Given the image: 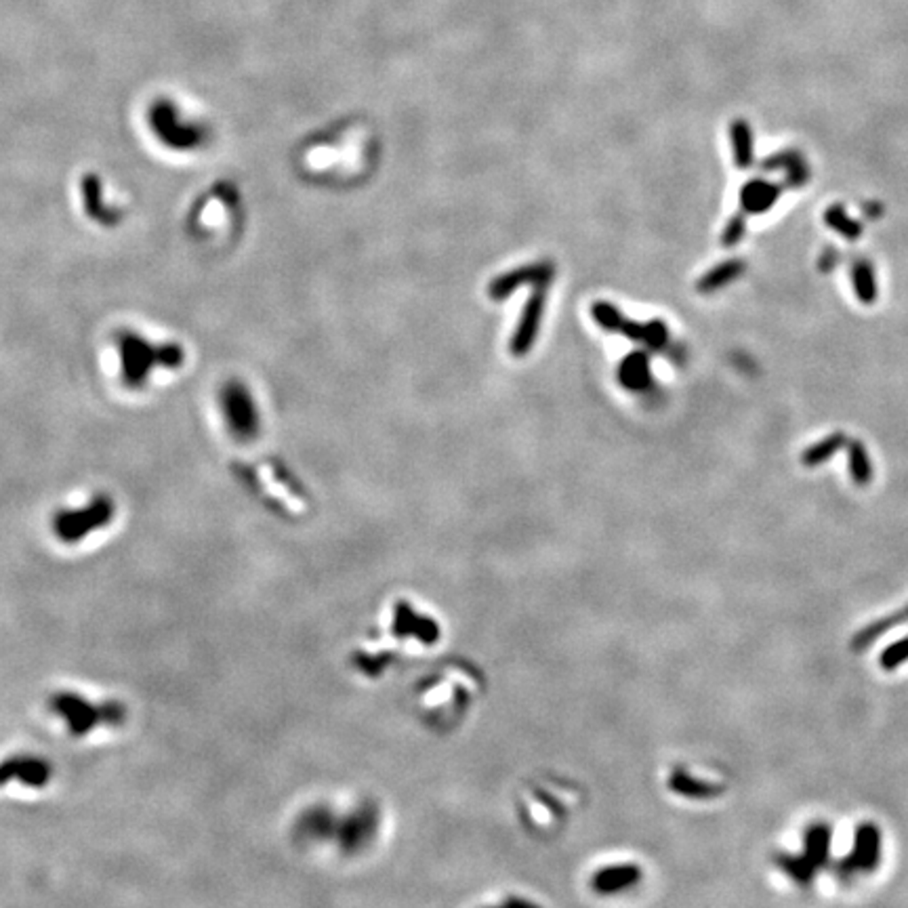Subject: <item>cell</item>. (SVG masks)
<instances>
[{
	"instance_id": "1",
	"label": "cell",
	"mask_w": 908,
	"mask_h": 908,
	"mask_svg": "<svg viewBox=\"0 0 908 908\" xmlns=\"http://www.w3.org/2000/svg\"><path fill=\"white\" fill-rule=\"evenodd\" d=\"M120 381L127 390H144L146 383L158 370H177L184 367L186 351L177 343H156L135 330H120L116 335Z\"/></svg>"
},
{
	"instance_id": "4",
	"label": "cell",
	"mask_w": 908,
	"mask_h": 908,
	"mask_svg": "<svg viewBox=\"0 0 908 908\" xmlns=\"http://www.w3.org/2000/svg\"><path fill=\"white\" fill-rule=\"evenodd\" d=\"M114 517V501L110 496L99 494L78 509H61L55 516L53 528L57 536L66 542H78L83 536L110 524Z\"/></svg>"
},
{
	"instance_id": "13",
	"label": "cell",
	"mask_w": 908,
	"mask_h": 908,
	"mask_svg": "<svg viewBox=\"0 0 908 908\" xmlns=\"http://www.w3.org/2000/svg\"><path fill=\"white\" fill-rule=\"evenodd\" d=\"M620 381L633 391L645 390V385L650 383V373L648 359H645L643 353H636V356H631L620 364Z\"/></svg>"
},
{
	"instance_id": "16",
	"label": "cell",
	"mask_w": 908,
	"mask_h": 908,
	"mask_svg": "<svg viewBox=\"0 0 908 908\" xmlns=\"http://www.w3.org/2000/svg\"><path fill=\"white\" fill-rule=\"evenodd\" d=\"M845 446V436L843 433H833V436L820 439V442H816L814 446H809L808 450H805L801 461L803 465L808 467H816V465H822L825 461H829L833 454L837 453L839 448Z\"/></svg>"
},
{
	"instance_id": "24",
	"label": "cell",
	"mask_w": 908,
	"mask_h": 908,
	"mask_svg": "<svg viewBox=\"0 0 908 908\" xmlns=\"http://www.w3.org/2000/svg\"><path fill=\"white\" fill-rule=\"evenodd\" d=\"M835 264H837V250L829 249L825 255H822V264H820L822 272H831V267Z\"/></svg>"
},
{
	"instance_id": "19",
	"label": "cell",
	"mask_w": 908,
	"mask_h": 908,
	"mask_svg": "<svg viewBox=\"0 0 908 908\" xmlns=\"http://www.w3.org/2000/svg\"><path fill=\"white\" fill-rule=\"evenodd\" d=\"M849 473H852V479L856 484H860V486L871 482L872 467L869 453H866L865 444L862 442L849 444Z\"/></svg>"
},
{
	"instance_id": "21",
	"label": "cell",
	"mask_w": 908,
	"mask_h": 908,
	"mask_svg": "<svg viewBox=\"0 0 908 908\" xmlns=\"http://www.w3.org/2000/svg\"><path fill=\"white\" fill-rule=\"evenodd\" d=\"M591 312H593V318H596V322L605 330H620L622 324H625V318H622L620 312L616 310L614 305H610V303L597 301L596 305H593Z\"/></svg>"
},
{
	"instance_id": "10",
	"label": "cell",
	"mask_w": 908,
	"mask_h": 908,
	"mask_svg": "<svg viewBox=\"0 0 908 908\" xmlns=\"http://www.w3.org/2000/svg\"><path fill=\"white\" fill-rule=\"evenodd\" d=\"M83 198H84V210L91 217V221L104 225V227H114L120 224V213L110 209L106 204L104 193H101V184L93 177H89L87 181H83Z\"/></svg>"
},
{
	"instance_id": "9",
	"label": "cell",
	"mask_w": 908,
	"mask_h": 908,
	"mask_svg": "<svg viewBox=\"0 0 908 908\" xmlns=\"http://www.w3.org/2000/svg\"><path fill=\"white\" fill-rule=\"evenodd\" d=\"M879 858V831L875 826L865 825L856 831V848L849 854V858L839 866V871L854 872V871H871L877 866Z\"/></svg>"
},
{
	"instance_id": "6",
	"label": "cell",
	"mask_w": 908,
	"mask_h": 908,
	"mask_svg": "<svg viewBox=\"0 0 908 908\" xmlns=\"http://www.w3.org/2000/svg\"><path fill=\"white\" fill-rule=\"evenodd\" d=\"M238 210V193L227 190V187H221L217 190L215 196H209L200 200L198 209L193 210L192 215V230L196 233H210L215 232L217 227L232 225L233 213Z\"/></svg>"
},
{
	"instance_id": "15",
	"label": "cell",
	"mask_w": 908,
	"mask_h": 908,
	"mask_svg": "<svg viewBox=\"0 0 908 908\" xmlns=\"http://www.w3.org/2000/svg\"><path fill=\"white\" fill-rule=\"evenodd\" d=\"M852 282L856 295L860 296L862 303L869 305V303L877 299V280L869 261H858V264H854Z\"/></svg>"
},
{
	"instance_id": "2",
	"label": "cell",
	"mask_w": 908,
	"mask_h": 908,
	"mask_svg": "<svg viewBox=\"0 0 908 908\" xmlns=\"http://www.w3.org/2000/svg\"><path fill=\"white\" fill-rule=\"evenodd\" d=\"M479 685L476 671L470 667L450 665L439 671V675L427 679L422 683V692H419L421 717L431 722V725H450L459 722L461 715L453 707V699L459 702L465 711H470V705L478 699Z\"/></svg>"
},
{
	"instance_id": "23",
	"label": "cell",
	"mask_w": 908,
	"mask_h": 908,
	"mask_svg": "<svg viewBox=\"0 0 908 908\" xmlns=\"http://www.w3.org/2000/svg\"><path fill=\"white\" fill-rule=\"evenodd\" d=\"M745 217L742 215H736L732 217V219L728 221V225H725L723 230V236H722V244H725V247H734V244H738L742 236H745Z\"/></svg>"
},
{
	"instance_id": "5",
	"label": "cell",
	"mask_w": 908,
	"mask_h": 908,
	"mask_svg": "<svg viewBox=\"0 0 908 908\" xmlns=\"http://www.w3.org/2000/svg\"><path fill=\"white\" fill-rule=\"evenodd\" d=\"M242 476L247 478L249 486L259 488L261 494H265V499L272 502V505H280L287 509V496L295 502H305V490L301 488V484L296 482L287 467L278 461H267L259 467H247L242 470Z\"/></svg>"
},
{
	"instance_id": "17",
	"label": "cell",
	"mask_w": 908,
	"mask_h": 908,
	"mask_svg": "<svg viewBox=\"0 0 908 908\" xmlns=\"http://www.w3.org/2000/svg\"><path fill=\"white\" fill-rule=\"evenodd\" d=\"M904 620H908V605H906V608H902L900 612H896L892 616H885V619H881L879 622H872V625L866 627V629H862L858 636L854 637L852 648L854 650L866 648V645H869L872 639L879 637V636H881V633H885L888 629H892V627H896V625H902V622H904Z\"/></svg>"
},
{
	"instance_id": "11",
	"label": "cell",
	"mask_w": 908,
	"mask_h": 908,
	"mask_svg": "<svg viewBox=\"0 0 908 908\" xmlns=\"http://www.w3.org/2000/svg\"><path fill=\"white\" fill-rule=\"evenodd\" d=\"M780 190L768 181H749L740 193V202L746 213H765L778 200Z\"/></svg>"
},
{
	"instance_id": "7",
	"label": "cell",
	"mask_w": 908,
	"mask_h": 908,
	"mask_svg": "<svg viewBox=\"0 0 908 908\" xmlns=\"http://www.w3.org/2000/svg\"><path fill=\"white\" fill-rule=\"evenodd\" d=\"M542 310H545V290L541 288L528 299L526 307H524V312H522V318H519L516 335H513L511 353L516 358L526 356L530 347H533L536 333H539V327H541Z\"/></svg>"
},
{
	"instance_id": "3",
	"label": "cell",
	"mask_w": 908,
	"mask_h": 908,
	"mask_svg": "<svg viewBox=\"0 0 908 908\" xmlns=\"http://www.w3.org/2000/svg\"><path fill=\"white\" fill-rule=\"evenodd\" d=\"M219 408L236 442H255L261 431V413L247 383L230 379L219 390Z\"/></svg>"
},
{
	"instance_id": "22",
	"label": "cell",
	"mask_w": 908,
	"mask_h": 908,
	"mask_svg": "<svg viewBox=\"0 0 908 908\" xmlns=\"http://www.w3.org/2000/svg\"><path fill=\"white\" fill-rule=\"evenodd\" d=\"M904 660H908V637L902 639L898 643L889 645V648H885L881 654L883 669H896V667Z\"/></svg>"
},
{
	"instance_id": "8",
	"label": "cell",
	"mask_w": 908,
	"mask_h": 908,
	"mask_svg": "<svg viewBox=\"0 0 908 908\" xmlns=\"http://www.w3.org/2000/svg\"><path fill=\"white\" fill-rule=\"evenodd\" d=\"M553 265L551 264H536V265H528V267H519V270L516 272H509V273H502V276H499L494 280L493 284H490V296L493 299H505V296H509L513 290L522 287V284L526 282H533L536 284V287L545 288L547 284H549V280L553 278Z\"/></svg>"
},
{
	"instance_id": "18",
	"label": "cell",
	"mask_w": 908,
	"mask_h": 908,
	"mask_svg": "<svg viewBox=\"0 0 908 908\" xmlns=\"http://www.w3.org/2000/svg\"><path fill=\"white\" fill-rule=\"evenodd\" d=\"M732 146H734V160L740 169H746L753 162V139L749 124L736 120L732 124Z\"/></svg>"
},
{
	"instance_id": "20",
	"label": "cell",
	"mask_w": 908,
	"mask_h": 908,
	"mask_svg": "<svg viewBox=\"0 0 908 908\" xmlns=\"http://www.w3.org/2000/svg\"><path fill=\"white\" fill-rule=\"evenodd\" d=\"M825 221H826V225L833 227V230L841 233L843 238H848V240H858L860 238L862 225L856 219H852V217H848V213H845V209L839 207V204H835V207H831L829 210H826Z\"/></svg>"
},
{
	"instance_id": "12",
	"label": "cell",
	"mask_w": 908,
	"mask_h": 908,
	"mask_svg": "<svg viewBox=\"0 0 908 908\" xmlns=\"http://www.w3.org/2000/svg\"><path fill=\"white\" fill-rule=\"evenodd\" d=\"M742 272H745V264H742V261L732 259L725 261V264H719L699 280V293H715V290L723 288L725 284H730L732 280L738 278Z\"/></svg>"
},
{
	"instance_id": "14",
	"label": "cell",
	"mask_w": 908,
	"mask_h": 908,
	"mask_svg": "<svg viewBox=\"0 0 908 908\" xmlns=\"http://www.w3.org/2000/svg\"><path fill=\"white\" fill-rule=\"evenodd\" d=\"M808 843H805V858L812 862L814 866H820L826 862V856H829V845H831V829L829 826H812L808 831Z\"/></svg>"
}]
</instances>
